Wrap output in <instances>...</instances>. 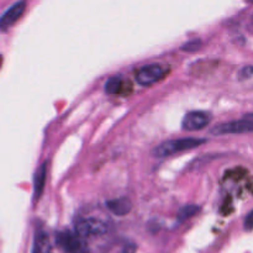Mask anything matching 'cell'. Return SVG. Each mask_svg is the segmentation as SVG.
I'll list each match as a JSON object with an SVG mask.
<instances>
[{
    "label": "cell",
    "mask_w": 253,
    "mask_h": 253,
    "mask_svg": "<svg viewBox=\"0 0 253 253\" xmlns=\"http://www.w3.org/2000/svg\"><path fill=\"white\" fill-rule=\"evenodd\" d=\"M205 142H207V140H204V138L197 137H183L165 141V142L160 143V145L153 148L152 155L156 158H165L168 157V156L174 155V153H179L183 152V151L197 148Z\"/></svg>",
    "instance_id": "6da1fadb"
},
{
    "label": "cell",
    "mask_w": 253,
    "mask_h": 253,
    "mask_svg": "<svg viewBox=\"0 0 253 253\" xmlns=\"http://www.w3.org/2000/svg\"><path fill=\"white\" fill-rule=\"evenodd\" d=\"M110 226L104 220L98 217H85L76 225V234L79 235L82 239H88V237H100L108 234Z\"/></svg>",
    "instance_id": "7a4b0ae2"
},
{
    "label": "cell",
    "mask_w": 253,
    "mask_h": 253,
    "mask_svg": "<svg viewBox=\"0 0 253 253\" xmlns=\"http://www.w3.org/2000/svg\"><path fill=\"white\" fill-rule=\"evenodd\" d=\"M253 130V116L249 114L245 118L239 119V120L229 121V123L219 124L215 126L210 132L215 136L221 135H239V133H249Z\"/></svg>",
    "instance_id": "3957f363"
},
{
    "label": "cell",
    "mask_w": 253,
    "mask_h": 253,
    "mask_svg": "<svg viewBox=\"0 0 253 253\" xmlns=\"http://www.w3.org/2000/svg\"><path fill=\"white\" fill-rule=\"evenodd\" d=\"M166 72H167V69H166V67H163L162 64H146V66L140 67V68L136 71L135 78L136 82H137L140 85L148 86L160 82L161 79L165 77Z\"/></svg>",
    "instance_id": "277c9868"
},
{
    "label": "cell",
    "mask_w": 253,
    "mask_h": 253,
    "mask_svg": "<svg viewBox=\"0 0 253 253\" xmlns=\"http://www.w3.org/2000/svg\"><path fill=\"white\" fill-rule=\"evenodd\" d=\"M56 242L59 249L66 253H88L85 241L77 234L69 231L59 232L57 234Z\"/></svg>",
    "instance_id": "5b68a950"
},
{
    "label": "cell",
    "mask_w": 253,
    "mask_h": 253,
    "mask_svg": "<svg viewBox=\"0 0 253 253\" xmlns=\"http://www.w3.org/2000/svg\"><path fill=\"white\" fill-rule=\"evenodd\" d=\"M25 9H26V0H19L15 4H12L0 16V31H7L22 16Z\"/></svg>",
    "instance_id": "8992f818"
},
{
    "label": "cell",
    "mask_w": 253,
    "mask_h": 253,
    "mask_svg": "<svg viewBox=\"0 0 253 253\" xmlns=\"http://www.w3.org/2000/svg\"><path fill=\"white\" fill-rule=\"evenodd\" d=\"M211 121V116L205 111H192L187 114L182 121V127L187 131H198L207 127Z\"/></svg>",
    "instance_id": "52a82bcc"
},
{
    "label": "cell",
    "mask_w": 253,
    "mask_h": 253,
    "mask_svg": "<svg viewBox=\"0 0 253 253\" xmlns=\"http://www.w3.org/2000/svg\"><path fill=\"white\" fill-rule=\"evenodd\" d=\"M106 208L113 214H115L116 216H125L132 209V203H131L130 199H127L125 197L115 198V199H111L106 202Z\"/></svg>",
    "instance_id": "ba28073f"
},
{
    "label": "cell",
    "mask_w": 253,
    "mask_h": 253,
    "mask_svg": "<svg viewBox=\"0 0 253 253\" xmlns=\"http://www.w3.org/2000/svg\"><path fill=\"white\" fill-rule=\"evenodd\" d=\"M31 253H52L51 241H49L48 234L44 230L39 229L35 231Z\"/></svg>",
    "instance_id": "9c48e42d"
},
{
    "label": "cell",
    "mask_w": 253,
    "mask_h": 253,
    "mask_svg": "<svg viewBox=\"0 0 253 253\" xmlns=\"http://www.w3.org/2000/svg\"><path fill=\"white\" fill-rule=\"evenodd\" d=\"M47 166L48 162H43L39 167V169L35 172L34 177V200H39L43 193L44 184H46L47 177Z\"/></svg>",
    "instance_id": "30bf717a"
},
{
    "label": "cell",
    "mask_w": 253,
    "mask_h": 253,
    "mask_svg": "<svg viewBox=\"0 0 253 253\" xmlns=\"http://www.w3.org/2000/svg\"><path fill=\"white\" fill-rule=\"evenodd\" d=\"M136 245L130 241H118L109 245L104 253H135Z\"/></svg>",
    "instance_id": "8fae6325"
},
{
    "label": "cell",
    "mask_w": 253,
    "mask_h": 253,
    "mask_svg": "<svg viewBox=\"0 0 253 253\" xmlns=\"http://www.w3.org/2000/svg\"><path fill=\"white\" fill-rule=\"evenodd\" d=\"M123 79L121 77H111L106 81L105 85H104V89L108 94H118L120 93L121 89H123Z\"/></svg>",
    "instance_id": "7c38bea8"
},
{
    "label": "cell",
    "mask_w": 253,
    "mask_h": 253,
    "mask_svg": "<svg viewBox=\"0 0 253 253\" xmlns=\"http://www.w3.org/2000/svg\"><path fill=\"white\" fill-rule=\"evenodd\" d=\"M200 210L199 207L197 205H185L178 212V220L179 221H185V220L190 219V217L194 216L195 214H198Z\"/></svg>",
    "instance_id": "4fadbf2b"
},
{
    "label": "cell",
    "mask_w": 253,
    "mask_h": 253,
    "mask_svg": "<svg viewBox=\"0 0 253 253\" xmlns=\"http://www.w3.org/2000/svg\"><path fill=\"white\" fill-rule=\"evenodd\" d=\"M200 46H202V41L198 39H194V40H190V41H188L187 43L183 44L182 49L187 52H194V51H198V49L200 48Z\"/></svg>",
    "instance_id": "5bb4252c"
},
{
    "label": "cell",
    "mask_w": 253,
    "mask_h": 253,
    "mask_svg": "<svg viewBox=\"0 0 253 253\" xmlns=\"http://www.w3.org/2000/svg\"><path fill=\"white\" fill-rule=\"evenodd\" d=\"M240 79H250L252 77V67L247 66L245 68H242L239 73Z\"/></svg>",
    "instance_id": "9a60e30c"
},
{
    "label": "cell",
    "mask_w": 253,
    "mask_h": 253,
    "mask_svg": "<svg viewBox=\"0 0 253 253\" xmlns=\"http://www.w3.org/2000/svg\"><path fill=\"white\" fill-rule=\"evenodd\" d=\"M244 226H245V230H246V231H251V229H252V212L251 211H250L249 214H247V216L245 217Z\"/></svg>",
    "instance_id": "2e32d148"
}]
</instances>
